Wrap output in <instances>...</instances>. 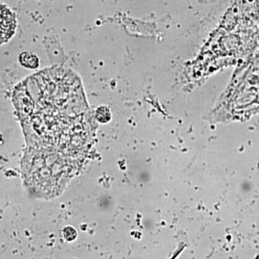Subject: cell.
<instances>
[{
	"label": "cell",
	"instance_id": "obj_1",
	"mask_svg": "<svg viewBox=\"0 0 259 259\" xmlns=\"http://www.w3.org/2000/svg\"><path fill=\"white\" fill-rule=\"evenodd\" d=\"M17 24L15 13L5 5H0V45L13 38Z\"/></svg>",
	"mask_w": 259,
	"mask_h": 259
},
{
	"label": "cell",
	"instance_id": "obj_2",
	"mask_svg": "<svg viewBox=\"0 0 259 259\" xmlns=\"http://www.w3.org/2000/svg\"><path fill=\"white\" fill-rule=\"evenodd\" d=\"M19 61L22 66L28 69H37L39 66L38 57L35 54L28 52L20 54Z\"/></svg>",
	"mask_w": 259,
	"mask_h": 259
},
{
	"label": "cell",
	"instance_id": "obj_3",
	"mask_svg": "<svg viewBox=\"0 0 259 259\" xmlns=\"http://www.w3.org/2000/svg\"><path fill=\"white\" fill-rule=\"evenodd\" d=\"M96 118L101 123H108L112 118L111 110L106 106L100 107L96 112Z\"/></svg>",
	"mask_w": 259,
	"mask_h": 259
},
{
	"label": "cell",
	"instance_id": "obj_4",
	"mask_svg": "<svg viewBox=\"0 0 259 259\" xmlns=\"http://www.w3.org/2000/svg\"><path fill=\"white\" fill-rule=\"evenodd\" d=\"M63 236L67 241L72 242L77 238V232L72 226H67L63 230Z\"/></svg>",
	"mask_w": 259,
	"mask_h": 259
}]
</instances>
